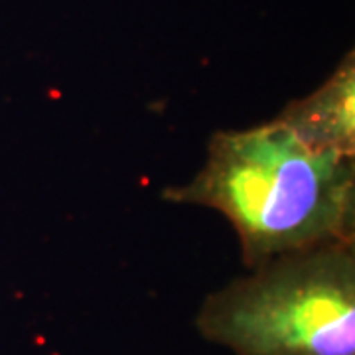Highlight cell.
<instances>
[{"mask_svg":"<svg viewBox=\"0 0 355 355\" xmlns=\"http://www.w3.org/2000/svg\"><path fill=\"white\" fill-rule=\"evenodd\" d=\"M193 328L233 355H355V241L247 268L203 298Z\"/></svg>","mask_w":355,"mask_h":355,"instance_id":"obj_2","label":"cell"},{"mask_svg":"<svg viewBox=\"0 0 355 355\" xmlns=\"http://www.w3.org/2000/svg\"><path fill=\"white\" fill-rule=\"evenodd\" d=\"M160 200L227 219L245 268L272 257L355 241V158L306 148L275 116L216 130L193 176Z\"/></svg>","mask_w":355,"mask_h":355,"instance_id":"obj_1","label":"cell"},{"mask_svg":"<svg viewBox=\"0 0 355 355\" xmlns=\"http://www.w3.org/2000/svg\"><path fill=\"white\" fill-rule=\"evenodd\" d=\"M279 123L306 148L355 158V53L349 50L316 89L282 107Z\"/></svg>","mask_w":355,"mask_h":355,"instance_id":"obj_3","label":"cell"}]
</instances>
